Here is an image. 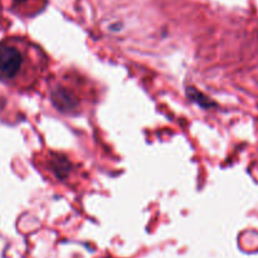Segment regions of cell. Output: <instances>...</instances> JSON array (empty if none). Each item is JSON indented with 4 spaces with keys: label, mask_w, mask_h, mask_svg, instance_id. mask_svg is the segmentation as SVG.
<instances>
[{
    "label": "cell",
    "mask_w": 258,
    "mask_h": 258,
    "mask_svg": "<svg viewBox=\"0 0 258 258\" xmlns=\"http://www.w3.org/2000/svg\"><path fill=\"white\" fill-rule=\"evenodd\" d=\"M49 58L33 40L9 35L0 40V82L20 92L39 83L48 68Z\"/></svg>",
    "instance_id": "1"
},
{
    "label": "cell",
    "mask_w": 258,
    "mask_h": 258,
    "mask_svg": "<svg viewBox=\"0 0 258 258\" xmlns=\"http://www.w3.org/2000/svg\"><path fill=\"white\" fill-rule=\"evenodd\" d=\"M95 88L87 77L76 71L60 73L49 83V101L64 115H80L95 101Z\"/></svg>",
    "instance_id": "2"
},
{
    "label": "cell",
    "mask_w": 258,
    "mask_h": 258,
    "mask_svg": "<svg viewBox=\"0 0 258 258\" xmlns=\"http://www.w3.org/2000/svg\"><path fill=\"white\" fill-rule=\"evenodd\" d=\"M38 166L47 174V176H49V179L57 181L60 185L75 188L80 181V166L62 153L49 150L40 156Z\"/></svg>",
    "instance_id": "3"
},
{
    "label": "cell",
    "mask_w": 258,
    "mask_h": 258,
    "mask_svg": "<svg viewBox=\"0 0 258 258\" xmlns=\"http://www.w3.org/2000/svg\"><path fill=\"white\" fill-rule=\"evenodd\" d=\"M5 7L20 18H32L42 12L47 0H3Z\"/></svg>",
    "instance_id": "4"
},
{
    "label": "cell",
    "mask_w": 258,
    "mask_h": 258,
    "mask_svg": "<svg viewBox=\"0 0 258 258\" xmlns=\"http://www.w3.org/2000/svg\"><path fill=\"white\" fill-rule=\"evenodd\" d=\"M10 25V22L7 19V17L3 13V8H2V2H0V30H5Z\"/></svg>",
    "instance_id": "5"
}]
</instances>
